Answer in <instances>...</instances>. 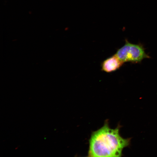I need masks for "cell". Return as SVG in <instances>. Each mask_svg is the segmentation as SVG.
Returning a JSON list of instances; mask_svg holds the SVG:
<instances>
[{"label": "cell", "mask_w": 157, "mask_h": 157, "mask_svg": "<svg viewBox=\"0 0 157 157\" xmlns=\"http://www.w3.org/2000/svg\"><path fill=\"white\" fill-rule=\"evenodd\" d=\"M125 44L118 49L115 54L123 63H140L144 58H150L141 44L131 43L127 39L125 40Z\"/></svg>", "instance_id": "obj_2"}, {"label": "cell", "mask_w": 157, "mask_h": 157, "mask_svg": "<svg viewBox=\"0 0 157 157\" xmlns=\"http://www.w3.org/2000/svg\"><path fill=\"white\" fill-rule=\"evenodd\" d=\"M120 126L114 129L109 126L108 120L104 125L92 133L89 140L88 157H120L123 149L130 143V138H122Z\"/></svg>", "instance_id": "obj_1"}, {"label": "cell", "mask_w": 157, "mask_h": 157, "mask_svg": "<svg viewBox=\"0 0 157 157\" xmlns=\"http://www.w3.org/2000/svg\"><path fill=\"white\" fill-rule=\"evenodd\" d=\"M123 63L115 54L102 62L101 65V70L107 73L113 72L119 69Z\"/></svg>", "instance_id": "obj_3"}]
</instances>
